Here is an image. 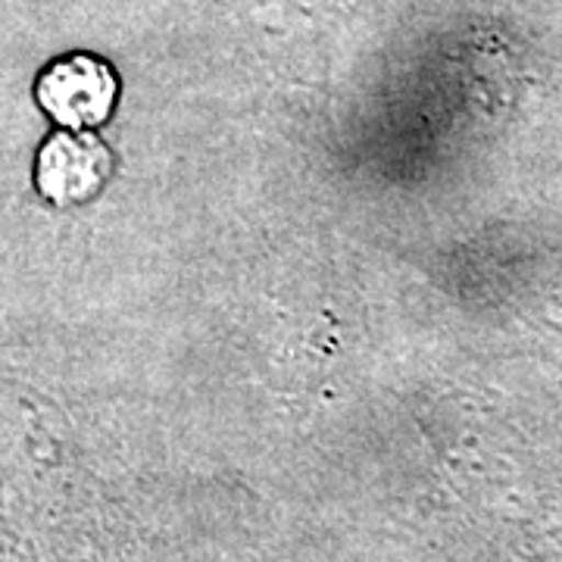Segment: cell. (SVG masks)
Listing matches in <instances>:
<instances>
[{
  "instance_id": "6da1fadb",
  "label": "cell",
  "mask_w": 562,
  "mask_h": 562,
  "mask_svg": "<svg viewBox=\"0 0 562 562\" xmlns=\"http://www.w3.org/2000/svg\"><path fill=\"white\" fill-rule=\"evenodd\" d=\"M35 98L41 110L66 128H98L113 116L120 101L116 69L94 54H66L38 76Z\"/></svg>"
},
{
  "instance_id": "7a4b0ae2",
  "label": "cell",
  "mask_w": 562,
  "mask_h": 562,
  "mask_svg": "<svg viewBox=\"0 0 562 562\" xmlns=\"http://www.w3.org/2000/svg\"><path fill=\"white\" fill-rule=\"evenodd\" d=\"M113 157L106 144L88 132H57L44 140L35 166L38 191L57 206L85 203L101 194Z\"/></svg>"
}]
</instances>
